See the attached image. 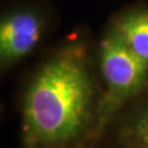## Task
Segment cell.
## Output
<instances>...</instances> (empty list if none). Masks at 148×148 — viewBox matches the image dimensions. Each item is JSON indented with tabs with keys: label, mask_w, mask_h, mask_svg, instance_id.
<instances>
[{
	"label": "cell",
	"mask_w": 148,
	"mask_h": 148,
	"mask_svg": "<svg viewBox=\"0 0 148 148\" xmlns=\"http://www.w3.org/2000/svg\"><path fill=\"white\" fill-rule=\"evenodd\" d=\"M98 67L104 88L92 131L101 132L125 105L148 89V67L109 26L99 42Z\"/></svg>",
	"instance_id": "obj_2"
},
{
	"label": "cell",
	"mask_w": 148,
	"mask_h": 148,
	"mask_svg": "<svg viewBox=\"0 0 148 148\" xmlns=\"http://www.w3.org/2000/svg\"><path fill=\"white\" fill-rule=\"evenodd\" d=\"M109 27L121 42L148 67V5L137 3L120 10Z\"/></svg>",
	"instance_id": "obj_4"
},
{
	"label": "cell",
	"mask_w": 148,
	"mask_h": 148,
	"mask_svg": "<svg viewBox=\"0 0 148 148\" xmlns=\"http://www.w3.org/2000/svg\"><path fill=\"white\" fill-rule=\"evenodd\" d=\"M48 15L35 3H18L0 18V67L9 71L34 53L48 30Z\"/></svg>",
	"instance_id": "obj_3"
},
{
	"label": "cell",
	"mask_w": 148,
	"mask_h": 148,
	"mask_svg": "<svg viewBox=\"0 0 148 148\" xmlns=\"http://www.w3.org/2000/svg\"><path fill=\"white\" fill-rule=\"evenodd\" d=\"M101 98L89 46L74 37L32 74L22 96L24 148H68L94 128Z\"/></svg>",
	"instance_id": "obj_1"
},
{
	"label": "cell",
	"mask_w": 148,
	"mask_h": 148,
	"mask_svg": "<svg viewBox=\"0 0 148 148\" xmlns=\"http://www.w3.org/2000/svg\"><path fill=\"white\" fill-rule=\"evenodd\" d=\"M127 136L137 148H148V96L128 123Z\"/></svg>",
	"instance_id": "obj_5"
}]
</instances>
